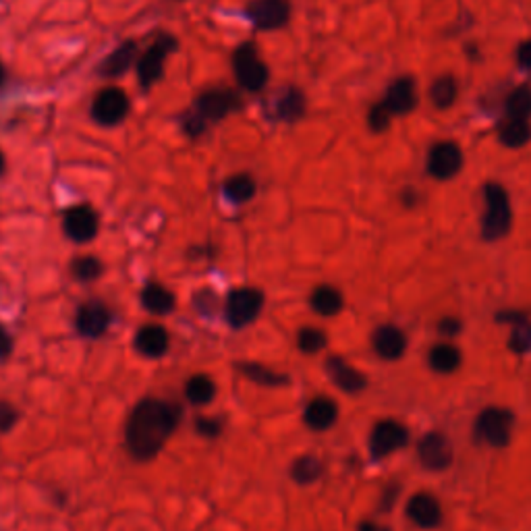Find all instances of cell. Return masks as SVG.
Returning <instances> with one entry per match:
<instances>
[{
  "label": "cell",
  "instance_id": "6da1fadb",
  "mask_svg": "<svg viewBox=\"0 0 531 531\" xmlns=\"http://www.w3.org/2000/svg\"><path fill=\"white\" fill-rule=\"evenodd\" d=\"M181 422V409L163 398H144L129 415L125 442L137 461H148L164 449Z\"/></svg>",
  "mask_w": 531,
  "mask_h": 531
},
{
  "label": "cell",
  "instance_id": "7a4b0ae2",
  "mask_svg": "<svg viewBox=\"0 0 531 531\" xmlns=\"http://www.w3.org/2000/svg\"><path fill=\"white\" fill-rule=\"evenodd\" d=\"M239 96L228 88H210L195 100L193 113L185 118V133L198 137L210 123H219L239 108Z\"/></svg>",
  "mask_w": 531,
  "mask_h": 531
},
{
  "label": "cell",
  "instance_id": "3957f363",
  "mask_svg": "<svg viewBox=\"0 0 531 531\" xmlns=\"http://www.w3.org/2000/svg\"><path fill=\"white\" fill-rule=\"evenodd\" d=\"M513 227V208L508 193L500 183L484 187V216H481V235L486 241H498Z\"/></svg>",
  "mask_w": 531,
  "mask_h": 531
},
{
  "label": "cell",
  "instance_id": "277c9868",
  "mask_svg": "<svg viewBox=\"0 0 531 531\" xmlns=\"http://www.w3.org/2000/svg\"><path fill=\"white\" fill-rule=\"evenodd\" d=\"M233 73L237 83L247 92H260L270 79L268 65H266L256 44L246 42L233 54Z\"/></svg>",
  "mask_w": 531,
  "mask_h": 531
},
{
  "label": "cell",
  "instance_id": "5b68a950",
  "mask_svg": "<svg viewBox=\"0 0 531 531\" xmlns=\"http://www.w3.org/2000/svg\"><path fill=\"white\" fill-rule=\"evenodd\" d=\"M174 48H177V40L164 33V36H158L156 40H154L152 44L145 48L144 54H139L135 62L139 86H142L144 89H150L152 86H156V83L163 79L164 65L171 54L174 52Z\"/></svg>",
  "mask_w": 531,
  "mask_h": 531
},
{
  "label": "cell",
  "instance_id": "8992f818",
  "mask_svg": "<svg viewBox=\"0 0 531 531\" xmlns=\"http://www.w3.org/2000/svg\"><path fill=\"white\" fill-rule=\"evenodd\" d=\"M515 417L508 409L488 407L475 419V438L494 449H502L511 442Z\"/></svg>",
  "mask_w": 531,
  "mask_h": 531
},
{
  "label": "cell",
  "instance_id": "52a82bcc",
  "mask_svg": "<svg viewBox=\"0 0 531 531\" xmlns=\"http://www.w3.org/2000/svg\"><path fill=\"white\" fill-rule=\"evenodd\" d=\"M465 154L461 145L452 139H442L430 145L428 156H425V171L436 181H451L463 171Z\"/></svg>",
  "mask_w": 531,
  "mask_h": 531
},
{
  "label": "cell",
  "instance_id": "ba28073f",
  "mask_svg": "<svg viewBox=\"0 0 531 531\" xmlns=\"http://www.w3.org/2000/svg\"><path fill=\"white\" fill-rule=\"evenodd\" d=\"M264 307V295L260 289L254 286H241L235 289L227 297L225 305V316L227 322L233 328H246L262 313Z\"/></svg>",
  "mask_w": 531,
  "mask_h": 531
},
{
  "label": "cell",
  "instance_id": "9c48e42d",
  "mask_svg": "<svg viewBox=\"0 0 531 531\" xmlns=\"http://www.w3.org/2000/svg\"><path fill=\"white\" fill-rule=\"evenodd\" d=\"M131 110L129 96L121 88L108 86L96 94L92 102V118L102 127H115L127 118Z\"/></svg>",
  "mask_w": 531,
  "mask_h": 531
},
{
  "label": "cell",
  "instance_id": "30bf717a",
  "mask_svg": "<svg viewBox=\"0 0 531 531\" xmlns=\"http://www.w3.org/2000/svg\"><path fill=\"white\" fill-rule=\"evenodd\" d=\"M249 23L262 32L281 30L291 19L289 0H251L246 9Z\"/></svg>",
  "mask_w": 531,
  "mask_h": 531
},
{
  "label": "cell",
  "instance_id": "8fae6325",
  "mask_svg": "<svg viewBox=\"0 0 531 531\" xmlns=\"http://www.w3.org/2000/svg\"><path fill=\"white\" fill-rule=\"evenodd\" d=\"M382 107L388 110L393 116H407L417 108V81L414 77H396L388 83L384 89V96L380 98Z\"/></svg>",
  "mask_w": 531,
  "mask_h": 531
},
{
  "label": "cell",
  "instance_id": "7c38bea8",
  "mask_svg": "<svg viewBox=\"0 0 531 531\" xmlns=\"http://www.w3.org/2000/svg\"><path fill=\"white\" fill-rule=\"evenodd\" d=\"M409 440V432L401 422L395 419H382L374 425L372 434H369V452L376 459H384L393 455L398 449H403Z\"/></svg>",
  "mask_w": 531,
  "mask_h": 531
},
{
  "label": "cell",
  "instance_id": "4fadbf2b",
  "mask_svg": "<svg viewBox=\"0 0 531 531\" xmlns=\"http://www.w3.org/2000/svg\"><path fill=\"white\" fill-rule=\"evenodd\" d=\"M417 457L428 471H444L452 463V444L440 432H430L417 446Z\"/></svg>",
  "mask_w": 531,
  "mask_h": 531
},
{
  "label": "cell",
  "instance_id": "5bb4252c",
  "mask_svg": "<svg viewBox=\"0 0 531 531\" xmlns=\"http://www.w3.org/2000/svg\"><path fill=\"white\" fill-rule=\"evenodd\" d=\"M98 214L92 206H73L62 216V230L75 243H88L98 235Z\"/></svg>",
  "mask_w": 531,
  "mask_h": 531
},
{
  "label": "cell",
  "instance_id": "9a60e30c",
  "mask_svg": "<svg viewBox=\"0 0 531 531\" xmlns=\"http://www.w3.org/2000/svg\"><path fill=\"white\" fill-rule=\"evenodd\" d=\"M108 326H110V312L104 303L88 302L77 310L75 328L81 337L98 339L108 331Z\"/></svg>",
  "mask_w": 531,
  "mask_h": 531
},
{
  "label": "cell",
  "instance_id": "2e32d148",
  "mask_svg": "<svg viewBox=\"0 0 531 531\" xmlns=\"http://www.w3.org/2000/svg\"><path fill=\"white\" fill-rule=\"evenodd\" d=\"M372 347L380 359L396 361L403 358L405 349H407V337H405V332L398 326L384 324L376 328Z\"/></svg>",
  "mask_w": 531,
  "mask_h": 531
},
{
  "label": "cell",
  "instance_id": "e0dca14e",
  "mask_svg": "<svg viewBox=\"0 0 531 531\" xmlns=\"http://www.w3.org/2000/svg\"><path fill=\"white\" fill-rule=\"evenodd\" d=\"M407 517L411 523L422 529H434L442 521V508L432 494L419 492L407 502Z\"/></svg>",
  "mask_w": 531,
  "mask_h": 531
},
{
  "label": "cell",
  "instance_id": "ac0fdd59",
  "mask_svg": "<svg viewBox=\"0 0 531 531\" xmlns=\"http://www.w3.org/2000/svg\"><path fill=\"white\" fill-rule=\"evenodd\" d=\"M326 372L331 376V380L337 384L342 393L347 395H358L366 388V376H363L358 368H353L351 363H347L340 358H331L326 361Z\"/></svg>",
  "mask_w": 531,
  "mask_h": 531
},
{
  "label": "cell",
  "instance_id": "d6986e66",
  "mask_svg": "<svg viewBox=\"0 0 531 531\" xmlns=\"http://www.w3.org/2000/svg\"><path fill=\"white\" fill-rule=\"evenodd\" d=\"M339 417V407L331 396H316L307 403L303 411V422L310 430H331Z\"/></svg>",
  "mask_w": 531,
  "mask_h": 531
},
{
  "label": "cell",
  "instance_id": "ffe728a7",
  "mask_svg": "<svg viewBox=\"0 0 531 531\" xmlns=\"http://www.w3.org/2000/svg\"><path fill=\"white\" fill-rule=\"evenodd\" d=\"M169 332L160 324H148L139 328L135 334V349L144 358L158 359L169 351Z\"/></svg>",
  "mask_w": 531,
  "mask_h": 531
},
{
  "label": "cell",
  "instance_id": "44dd1931",
  "mask_svg": "<svg viewBox=\"0 0 531 531\" xmlns=\"http://www.w3.org/2000/svg\"><path fill=\"white\" fill-rule=\"evenodd\" d=\"M498 142L505 148L521 150L531 142V118H517V116H505L496 129Z\"/></svg>",
  "mask_w": 531,
  "mask_h": 531
},
{
  "label": "cell",
  "instance_id": "7402d4cb",
  "mask_svg": "<svg viewBox=\"0 0 531 531\" xmlns=\"http://www.w3.org/2000/svg\"><path fill=\"white\" fill-rule=\"evenodd\" d=\"M133 62H137V44L135 42H123L121 46H116L113 52L108 54L107 59L100 62V71L102 77H121L123 73H127L133 67Z\"/></svg>",
  "mask_w": 531,
  "mask_h": 531
},
{
  "label": "cell",
  "instance_id": "603a6c76",
  "mask_svg": "<svg viewBox=\"0 0 531 531\" xmlns=\"http://www.w3.org/2000/svg\"><path fill=\"white\" fill-rule=\"evenodd\" d=\"M428 98H430V104L438 110H449L455 107L457 98H459V83L452 75L444 73V75H438L434 81H432V86L428 89Z\"/></svg>",
  "mask_w": 531,
  "mask_h": 531
},
{
  "label": "cell",
  "instance_id": "cb8c5ba5",
  "mask_svg": "<svg viewBox=\"0 0 531 531\" xmlns=\"http://www.w3.org/2000/svg\"><path fill=\"white\" fill-rule=\"evenodd\" d=\"M342 295L337 286H331V284H320L313 289L312 297H310V305L312 310L318 313V316L322 318H332L340 313L342 310Z\"/></svg>",
  "mask_w": 531,
  "mask_h": 531
},
{
  "label": "cell",
  "instance_id": "d4e9b609",
  "mask_svg": "<svg viewBox=\"0 0 531 531\" xmlns=\"http://www.w3.org/2000/svg\"><path fill=\"white\" fill-rule=\"evenodd\" d=\"M461 361H463V355H461V351L452 342H438V345L432 347L428 353L430 368L438 374L457 372Z\"/></svg>",
  "mask_w": 531,
  "mask_h": 531
},
{
  "label": "cell",
  "instance_id": "484cf974",
  "mask_svg": "<svg viewBox=\"0 0 531 531\" xmlns=\"http://www.w3.org/2000/svg\"><path fill=\"white\" fill-rule=\"evenodd\" d=\"M142 303L150 313H156V316H166V313H171L174 310L177 299H174V295L169 289H166V286L158 284V283H150V284H145L144 291H142Z\"/></svg>",
  "mask_w": 531,
  "mask_h": 531
},
{
  "label": "cell",
  "instance_id": "4316f807",
  "mask_svg": "<svg viewBox=\"0 0 531 531\" xmlns=\"http://www.w3.org/2000/svg\"><path fill=\"white\" fill-rule=\"evenodd\" d=\"M305 96L302 89L297 88H286L284 92L278 96L276 100V115L283 121H299L305 113Z\"/></svg>",
  "mask_w": 531,
  "mask_h": 531
},
{
  "label": "cell",
  "instance_id": "83f0119b",
  "mask_svg": "<svg viewBox=\"0 0 531 531\" xmlns=\"http://www.w3.org/2000/svg\"><path fill=\"white\" fill-rule=\"evenodd\" d=\"M222 193H225V198L230 204H247L256 195V181L246 172L233 174L222 185Z\"/></svg>",
  "mask_w": 531,
  "mask_h": 531
},
{
  "label": "cell",
  "instance_id": "f1b7e54d",
  "mask_svg": "<svg viewBox=\"0 0 531 531\" xmlns=\"http://www.w3.org/2000/svg\"><path fill=\"white\" fill-rule=\"evenodd\" d=\"M185 396H187V401L193 403V405L212 403L214 396H216V384L212 378H210V376H204V374L191 376V378L187 380V384H185Z\"/></svg>",
  "mask_w": 531,
  "mask_h": 531
},
{
  "label": "cell",
  "instance_id": "f546056e",
  "mask_svg": "<svg viewBox=\"0 0 531 531\" xmlns=\"http://www.w3.org/2000/svg\"><path fill=\"white\" fill-rule=\"evenodd\" d=\"M322 471H324L322 463H320V459H316L313 455L299 457L295 463L291 465V478L302 486L313 484V481L320 480Z\"/></svg>",
  "mask_w": 531,
  "mask_h": 531
},
{
  "label": "cell",
  "instance_id": "4dcf8cb0",
  "mask_svg": "<svg viewBox=\"0 0 531 531\" xmlns=\"http://www.w3.org/2000/svg\"><path fill=\"white\" fill-rule=\"evenodd\" d=\"M505 116L531 118V88L519 86L508 92L505 100Z\"/></svg>",
  "mask_w": 531,
  "mask_h": 531
},
{
  "label": "cell",
  "instance_id": "1f68e13d",
  "mask_svg": "<svg viewBox=\"0 0 531 531\" xmlns=\"http://www.w3.org/2000/svg\"><path fill=\"white\" fill-rule=\"evenodd\" d=\"M102 262L96 256H79L71 264V275L79 283H94L102 276Z\"/></svg>",
  "mask_w": 531,
  "mask_h": 531
},
{
  "label": "cell",
  "instance_id": "d6a6232c",
  "mask_svg": "<svg viewBox=\"0 0 531 531\" xmlns=\"http://www.w3.org/2000/svg\"><path fill=\"white\" fill-rule=\"evenodd\" d=\"M326 332L320 331V328H313V326H307L302 328L297 334V347L302 349V353L305 355H316L322 351L326 347Z\"/></svg>",
  "mask_w": 531,
  "mask_h": 531
},
{
  "label": "cell",
  "instance_id": "836d02e7",
  "mask_svg": "<svg viewBox=\"0 0 531 531\" xmlns=\"http://www.w3.org/2000/svg\"><path fill=\"white\" fill-rule=\"evenodd\" d=\"M511 337H508V349L515 353H527L531 349V324L526 318L511 324Z\"/></svg>",
  "mask_w": 531,
  "mask_h": 531
},
{
  "label": "cell",
  "instance_id": "e575fe53",
  "mask_svg": "<svg viewBox=\"0 0 531 531\" xmlns=\"http://www.w3.org/2000/svg\"><path fill=\"white\" fill-rule=\"evenodd\" d=\"M243 374L254 382L262 384V387H278V384L286 382L283 374L272 372V369H266L264 366H257V363H247V366H243Z\"/></svg>",
  "mask_w": 531,
  "mask_h": 531
},
{
  "label": "cell",
  "instance_id": "d590c367",
  "mask_svg": "<svg viewBox=\"0 0 531 531\" xmlns=\"http://www.w3.org/2000/svg\"><path fill=\"white\" fill-rule=\"evenodd\" d=\"M393 118L395 116L382 107V102H376L374 107L369 108V113H368V127L372 129L374 133H384L390 127Z\"/></svg>",
  "mask_w": 531,
  "mask_h": 531
},
{
  "label": "cell",
  "instance_id": "8d00e7d4",
  "mask_svg": "<svg viewBox=\"0 0 531 531\" xmlns=\"http://www.w3.org/2000/svg\"><path fill=\"white\" fill-rule=\"evenodd\" d=\"M515 62L521 71L531 73V38L523 40L515 48Z\"/></svg>",
  "mask_w": 531,
  "mask_h": 531
},
{
  "label": "cell",
  "instance_id": "74e56055",
  "mask_svg": "<svg viewBox=\"0 0 531 531\" xmlns=\"http://www.w3.org/2000/svg\"><path fill=\"white\" fill-rule=\"evenodd\" d=\"M198 432L204 438H216L222 432V424L212 417H200L198 419Z\"/></svg>",
  "mask_w": 531,
  "mask_h": 531
},
{
  "label": "cell",
  "instance_id": "f35d334b",
  "mask_svg": "<svg viewBox=\"0 0 531 531\" xmlns=\"http://www.w3.org/2000/svg\"><path fill=\"white\" fill-rule=\"evenodd\" d=\"M17 424V411L9 403H0V432H9Z\"/></svg>",
  "mask_w": 531,
  "mask_h": 531
},
{
  "label": "cell",
  "instance_id": "ab89813d",
  "mask_svg": "<svg viewBox=\"0 0 531 531\" xmlns=\"http://www.w3.org/2000/svg\"><path fill=\"white\" fill-rule=\"evenodd\" d=\"M461 328H463V324H461L457 318H442L438 322V332L442 334L444 339H452L455 334L461 332Z\"/></svg>",
  "mask_w": 531,
  "mask_h": 531
},
{
  "label": "cell",
  "instance_id": "60d3db41",
  "mask_svg": "<svg viewBox=\"0 0 531 531\" xmlns=\"http://www.w3.org/2000/svg\"><path fill=\"white\" fill-rule=\"evenodd\" d=\"M398 492H401V488H398V486H388L387 490L382 492V502H380L382 511H390V508L395 507V502L398 498Z\"/></svg>",
  "mask_w": 531,
  "mask_h": 531
},
{
  "label": "cell",
  "instance_id": "b9f144b4",
  "mask_svg": "<svg viewBox=\"0 0 531 531\" xmlns=\"http://www.w3.org/2000/svg\"><path fill=\"white\" fill-rule=\"evenodd\" d=\"M13 351V339L9 331H5L3 326H0V359L3 358H9Z\"/></svg>",
  "mask_w": 531,
  "mask_h": 531
},
{
  "label": "cell",
  "instance_id": "7bdbcfd3",
  "mask_svg": "<svg viewBox=\"0 0 531 531\" xmlns=\"http://www.w3.org/2000/svg\"><path fill=\"white\" fill-rule=\"evenodd\" d=\"M359 531H388L384 526H378V523H372V521H366L359 526Z\"/></svg>",
  "mask_w": 531,
  "mask_h": 531
},
{
  "label": "cell",
  "instance_id": "ee69618b",
  "mask_svg": "<svg viewBox=\"0 0 531 531\" xmlns=\"http://www.w3.org/2000/svg\"><path fill=\"white\" fill-rule=\"evenodd\" d=\"M5 169H6V160H5V154L0 152V174L5 172Z\"/></svg>",
  "mask_w": 531,
  "mask_h": 531
},
{
  "label": "cell",
  "instance_id": "f6af8a7d",
  "mask_svg": "<svg viewBox=\"0 0 531 531\" xmlns=\"http://www.w3.org/2000/svg\"><path fill=\"white\" fill-rule=\"evenodd\" d=\"M5 77H6V71H5L3 62H0V88H3V83H5Z\"/></svg>",
  "mask_w": 531,
  "mask_h": 531
}]
</instances>
